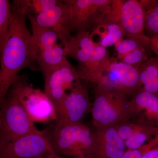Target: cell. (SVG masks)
<instances>
[{"instance_id":"obj_1","label":"cell","mask_w":158,"mask_h":158,"mask_svg":"<svg viewBox=\"0 0 158 158\" xmlns=\"http://www.w3.org/2000/svg\"><path fill=\"white\" fill-rule=\"evenodd\" d=\"M11 12L9 33L0 53V107L20 72L25 68L38 69V51L27 27V16Z\"/></svg>"},{"instance_id":"obj_2","label":"cell","mask_w":158,"mask_h":158,"mask_svg":"<svg viewBox=\"0 0 158 158\" xmlns=\"http://www.w3.org/2000/svg\"><path fill=\"white\" fill-rule=\"evenodd\" d=\"M123 0H64L68 7L72 31L90 32L107 23H119Z\"/></svg>"},{"instance_id":"obj_3","label":"cell","mask_w":158,"mask_h":158,"mask_svg":"<svg viewBox=\"0 0 158 158\" xmlns=\"http://www.w3.org/2000/svg\"><path fill=\"white\" fill-rule=\"evenodd\" d=\"M44 130L57 155L90 158L93 132L84 123L68 124L56 120Z\"/></svg>"},{"instance_id":"obj_4","label":"cell","mask_w":158,"mask_h":158,"mask_svg":"<svg viewBox=\"0 0 158 158\" xmlns=\"http://www.w3.org/2000/svg\"><path fill=\"white\" fill-rule=\"evenodd\" d=\"M86 81L102 90L120 92L131 97L140 89L139 68L110 56Z\"/></svg>"},{"instance_id":"obj_5","label":"cell","mask_w":158,"mask_h":158,"mask_svg":"<svg viewBox=\"0 0 158 158\" xmlns=\"http://www.w3.org/2000/svg\"><path fill=\"white\" fill-rule=\"evenodd\" d=\"M91 113L92 124L95 128L115 127L133 119L127 95L96 86Z\"/></svg>"},{"instance_id":"obj_6","label":"cell","mask_w":158,"mask_h":158,"mask_svg":"<svg viewBox=\"0 0 158 158\" xmlns=\"http://www.w3.org/2000/svg\"><path fill=\"white\" fill-rule=\"evenodd\" d=\"M40 131L30 119L15 90L10 88L0 107V141Z\"/></svg>"},{"instance_id":"obj_7","label":"cell","mask_w":158,"mask_h":158,"mask_svg":"<svg viewBox=\"0 0 158 158\" xmlns=\"http://www.w3.org/2000/svg\"><path fill=\"white\" fill-rule=\"evenodd\" d=\"M11 88L34 123H47L56 120V112L52 102L44 91L29 84L25 75L19 76Z\"/></svg>"},{"instance_id":"obj_8","label":"cell","mask_w":158,"mask_h":158,"mask_svg":"<svg viewBox=\"0 0 158 158\" xmlns=\"http://www.w3.org/2000/svg\"><path fill=\"white\" fill-rule=\"evenodd\" d=\"M56 155L44 130L0 141V158H41Z\"/></svg>"},{"instance_id":"obj_9","label":"cell","mask_w":158,"mask_h":158,"mask_svg":"<svg viewBox=\"0 0 158 158\" xmlns=\"http://www.w3.org/2000/svg\"><path fill=\"white\" fill-rule=\"evenodd\" d=\"M91 107L88 88L81 79H78L55 106L56 120L68 124L83 123L85 116L91 112Z\"/></svg>"},{"instance_id":"obj_10","label":"cell","mask_w":158,"mask_h":158,"mask_svg":"<svg viewBox=\"0 0 158 158\" xmlns=\"http://www.w3.org/2000/svg\"><path fill=\"white\" fill-rule=\"evenodd\" d=\"M44 93L55 107L64 98L79 79L76 69L67 61L59 68L44 77Z\"/></svg>"},{"instance_id":"obj_11","label":"cell","mask_w":158,"mask_h":158,"mask_svg":"<svg viewBox=\"0 0 158 158\" xmlns=\"http://www.w3.org/2000/svg\"><path fill=\"white\" fill-rule=\"evenodd\" d=\"M92 132L93 144L90 158H118L127 150L124 141L115 127L94 128Z\"/></svg>"},{"instance_id":"obj_12","label":"cell","mask_w":158,"mask_h":158,"mask_svg":"<svg viewBox=\"0 0 158 158\" xmlns=\"http://www.w3.org/2000/svg\"><path fill=\"white\" fill-rule=\"evenodd\" d=\"M33 16L37 24L55 31L62 45L72 37L69 10L63 1H59L54 8L47 12Z\"/></svg>"},{"instance_id":"obj_13","label":"cell","mask_w":158,"mask_h":158,"mask_svg":"<svg viewBox=\"0 0 158 158\" xmlns=\"http://www.w3.org/2000/svg\"><path fill=\"white\" fill-rule=\"evenodd\" d=\"M115 127L124 141L127 150L139 148L158 134V127L138 118L122 123Z\"/></svg>"},{"instance_id":"obj_14","label":"cell","mask_w":158,"mask_h":158,"mask_svg":"<svg viewBox=\"0 0 158 158\" xmlns=\"http://www.w3.org/2000/svg\"><path fill=\"white\" fill-rule=\"evenodd\" d=\"M146 11L140 1H123L119 14V23L126 37H138L144 35Z\"/></svg>"},{"instance_id":"obj_15","label":"cell","mask_w":158,"mask_h":158,"mask_svg":"<svg viewBox=\"0 0 158 158\" xmlns=\"http://www.w3.org/2000/svg\"><path fill=\"white\" fill-rule=\"evenodd\" d=\"M134 118H138L158 127V97L144 90H138L130 99Z\"/></svg>"},{"instance_id":"obj_16","label":"cell","mask_w":158,"mask_h":158,"mask_svg":"<svg viewBox=\"0 0 158 158\" xmlns=\"http://www.w3.org/2000/svg\"><path fill=\"white\" fill-rule=\"evenodd\" d=\"M95 46L90 32H81L71 37L63 47L67 56L76 60L78 66H81L88 62Z\"/></svg>"},{"instance_id":"obj_17","label":"cell","mask_w":158,"mask_h":158,"mask_svg":"<svg viewBox=\"0 0 158 158\" xmlns=\"http://www.w3.org/2000/svg\"><path fill=\"white\" fill-rule=\"evenodd\" d=\"M91 38L96 45L106 48L114 45L126 37L119 23H107L98 26L90 32Z\"/></svg>"},{"instance_id":"obj_18","label":"cell","mask_w":158,"mask_h":158,"mask_svg":"<svg viewBox=\"0 0 158 158\" xmlns=\"http://www.w3.org/2000/svg\"><path fill=\"white\" fill-rule=\"evenodd\" d=\"M67 56L62 44L38 52L37 64L44 77L49 73L63 65L68 61Z\"/></svg>"},{"instance_id":"obj_19","label":"cell","mask_w":158,"mask_h":158,"mask_svg":"<svg viewBox=\"0 0 158 158\" xmlns=\"http://www.w3.org/2000/svg\"><path fill=\"white\" fill-rule=\"evenodd\" d=\"M140 89L158 97V59L151 57L139 68Z\"/></svg>"},{"instance_id":"obj_20","label":"cell","mask_w":158,"mask_h":158,"mask_svg":"<svg viewBox=\"0 0 158 158\" xmlns=\"http://www.w3.org/2000/svg\"><path fill=\"white\" fill-rule=\"evenodd\" d=\"M27 17L31 23L32 37L38 52L50 48L57 44L59 37L55 31L37 24L33 15H29Z\"/></svg>"},{"instance_id":"obj_21","label":"cell","mask_w":158,"mask_h":158,"mask_svg":"<svg viewBox=\"0 0 158 158\" xmlns=\"http://www.w3.org/2000/svg\"><path fill=\"white\" fill-rule=\"evenodd\" d=\"M110 56L106 48L96 45L88 62L81 66H78L76 69L79 78L86 81L87 79L96 71L102 62Z\"/></svg>"},{"instance_id":"obj_22","label":"cell","mask_w":158,"mask_h":158,"mask_svg":"<svg viewBox=\"0 0 158 158\" xmlns=\"http://www.w3.org/2000/svg\"><path fill=\"white\" fill-rule=\"evenodd\" d=\"M126 37V38H123L114 45L118 60L140 48L151 47L150 38L145 34L138 37Z\"/></svg>"},{"instance_id":"obj_23","label":"cell","mask_w":158,"mask_h":158,"mask_svg":"<svg viewBox=\"0 0 158 158\" xmlns=\"http://www.w3.org/2000/svg\"><path fill=\"white\" fill-rule=\"evenodd\" d=\"M11 14L10 2L0 0V53L9 33Z\"/></svg>"},{"instance_id":"obj_24","label":"cell","mask_w":158,"mask_h":158,"mask_svg":"<svg viewBox=\"0 0 158 158\" xmlns=\"http://www.w3.org/2000/svg\"><path fill=\"white\" fill-rule=\"evenodd\" d=\"M152 52L151 47H141L129 53L119 60L126 64L140 68L143 63L148 60Z\"/></svg>"},{"instance_id":"obj_25","label":"cell","mask_w":158,"mask_h":158,"mask_svg":"<svg viewBox=\"0 0 158 158\" xmlns=\"http://www.w3.org/2000/svg\"><path fill=\"white\" fill-rule=\"evenodd\" d=\"M144 34L149 38L158 36V0L146 11Z\"/></svg>"},{"instance_id":"obj_26","label":"cell","mask_w":158,"mask_h":158,"mask_svg":"<svg viewBox=\"0 0 158 158\" xmlns=\"http://www.w3.org/2000/svg\"><path fill=\"white\" fill-rule=\"evenodd\" d=\"M59 0H30V14L39 15L54 8L59 2Z\"/></svg>"},{"instance_id":"obj_27","label":"cell","mask_w":158,"mask_h":158,"mask_svg":"<svg viewBox=\"0 0 158 158\" xmlns=\"http://www.w3.org/2000/svg\"><path fill=\"white\" fill-rule=\"evenodd\" d=\"M158 145V134L150 141L135 149L127 150L118 158H141L150 149Z\"/></svg>"},{"instance_id":"obj_28","label":"cell","mask_w":158,"mask_h":158,"mask_svg":"<svg viewBox=\"0 0 158 158\" xmlns=\"http://www.w3.org/2000/svg\"><path fill=\"white\" fill-rule=\"evenodd\" d=\"M141 158H158V145L150 149Z\"/></svg>"},{"instance_id":"obj_29","label":"cell","mask_w":158,"mask_h":158,"mask_svg":"<svg viewBox=\"0 0 158 158\" xmlns=\"http://www.w3.org/2000/svg\"><path fill=\"white\" fill-rule=\"evenodd\" d=\"M151 47L153 52L156 55L158 59V36L150 38Z\"/></svg>"},{"instance_id":"obj_30","label":"cell","mask_w":158,"mask_h":158,"mask_svg":"<svg viewBox=\"0 0 158 158\" xmlns=\"http://www.w3.org/2000/svg\"><path fill=\"white\" fill-rule=\"evenodd\" d=\"M41 158H63L60 157V156L57 155H52L44 157Z\"/></svg>"}]
</instances>
